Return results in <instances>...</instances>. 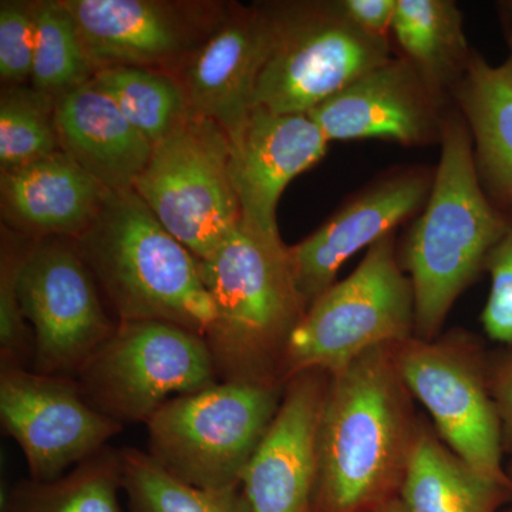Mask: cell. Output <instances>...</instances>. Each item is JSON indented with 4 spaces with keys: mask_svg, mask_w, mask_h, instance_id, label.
Listing matches in <instances>:
<instances>
[{
    "mask_svg": "<svg viewBox=\"0 0 512 512\" xmlns=\"http://www.w3.org/2000/svg\"><path fill=\"white\" fill-rule=\"evenodd\" d=\"M393 345L330 375L312 512H377L400 498L423 416Z\"/></svg>",
    "mask_w": 512,
    "mask_h": 512,
    "instance_id": "obj_1",
    "label": "cell"
},
{
    "mask_svg": "<svg viewBox=\"0 0 512 512\" xmlns=\"http://www.w3.org/2000/svg\"><path fill=\"white\" fill-rule=\"evenodd\" d=\"M439 146L429 201L397 245L414 289V336L423 340L439 338L454 303L484 274L508 222L507 210L481 185L470 130L454 103Z\"/></svg>",
    "mask_w": 512,
    "mask_h": 512,
    "instance_id": "obj_2",
    "label": "cell"
},
{
    "mask_svg": "<svg viewBox=\"0 0 512 512\" xmlns=\"http://www.w3.org/2000/svg\"><path fill=\"white\" fill-rule=\"evenodd\" d=\"M198 266L215 306L205 340L218 380L285 386L286 349L309 308L288 245L239 224Z\"/></svg>",
    "mask_w": 512,
    "mask_h": 512,
    "instance_id": "obj_3",
    "label": "cell"
},
{
    "mask_svg": "<svg viewBox=\"0 0 512 512\" xmlns=\"http://www.w3.org/2000/svg\"><path fill=\"white\" fill-rule=\"evenodd\" d=\"M117 322L171 323L205 339L215 306L198 259L134 190L111 191L90 227L73 239Z\"/></svg>",
    "mask_w": 512,
    "mask_h": 512,
    "instance_id": "obj_4",
    "label": "cell"
},
{
    "mask_svg": "<svg viewBox=\"0 0 512 512\" xmlns=\"http://www.w3.org/2000/svg\"><path fill=\"white\" fill-rule=\"evenodd\" d=\"M264 57L255 107L308 114L360 76L393 57L392 39L369 35L338 0L265 3Z\"/></svg>",
    "mask_w": 512,
    "mask_h": 512,
    "instance_id": "obj_5",
    "label": "cell"
},
{
    "mask_svg": "<svg viewBox=\"0 0 512 512\" xmlns=\"http://www.w3.org/2000/svg\"><path fill=\"white\" fill-rule=\"evenodd\" d=\"M397 245L396 232L379 239L348 278L309 306L286 349L285 384L306 370L333 375L369 350L413 338L414 289Z\"/></svg>",
    "mask_w": 512,
    "mask_h": 512,
    "instance_id": "obj_6",
    "label": "cell"
},
{
    "mask_svg": "<svg viewBox=\"0 0 512 512\" xmlns=\"http://www.w3.org/2000/svg\"><path fill=\"white\" fill-rule=\"evenodd\" d=\"M284 392L285 386L218 382L174 397L146 423L148 454L194 487H241Z\"/></svg>",
    "mask_w": 512,
    "mask_h": 512,
    "instance_id": "obj_7",
    "label": "cell"
},
{
    "mask_svg": "<svg viewBox=\"0 0 512 512\" xmlns=\"http://www.w3.org/2000/svg\"><path fill=\"white\" fill-rule=\"evenodd\" d=\"M232 144L215 121L191 111L154 144L134 191L198 261L241 224L232 183Z\"/></svg>",
    "mask_w": 512,
    "mask_h": 512,
    "instance_id": "obj_8",
    "label": "cell"
},
{
    "mask_svg": "<svg viewBox=\"0 0 512 512\" xmlns=\"http://www.w3.org/2000/svg\"><path fill=\"white\" fill-rule=\"evenodd\" d=\"M84 399L120 424L144 423L174 397L220 382L207 340L154 322H119L74 377Z\"/></svg>",
    "mask_w": 512,
    "mask_h": 512,
    "instance_id": "obj_9",
    "label": "cell"
},
{
    "mask_svg": "<svg viewBox=\"0 0 512 512\" xmlns=\"http://www.w3.org/2000/svg\"><path fill=\"white\" fill-rule=\"evenodd\" d=\"M397 366L440 439L481 476L511 483L500 421L488 384V352L474 333L453 329L434 340L394 343Z\"/></svg>",
    "mask_w": 512,
    "mask_h": 512,
    "instance_id": "obj_10",
    "label": "cell"
},
{
    "mask_svg": "<svg viewBox=\"0 0 512 512\" xmlns=\"http://www.w3.org/2000/svg\"><path fill=\"white\" fill-rule=\"evenodd\" d=\"M97 288L72 238L39 239L25 249L18 293L35 335L32 370L74 379L113 336L119 322L107 315Z\"/></svg>",
    "mask_w": 512,
    "mask_h": 512,
    "instance_id": "obj_11",
    "label": "cell"
},
{
    "mask_svg": "<svg viewBox=\"0 0 512 512\" xmlns=\"http://www.w3.org/2000/svg\"><path fill=\"white\" fill-rule=\"evenodd\" d=\"M94 69L138 67L177 76L234 3L63 0Z\"/></svg>",
    "mask_w": 512,
    "mask_h": 512,
    "instance_id": "obj_12",
    "label": "cell"
},
{
    "mask_svg": "<svg viewBox=\"0 0 512 512\" xmlns=\"http://www.w3.org/2000/svg\"><path fill=\"white\" fill-rule=\"evenodd\" d=\"M0 420L19 444L33 481L64 476L124 427L94 409L73 377L29 369L0 370Z\"/></svg>",
    "mask_w": 512,
    "mask_h": 512,
    "instance_id": "obj_13",
    "label": "cell"
},
{
    "mask_svg": "<svg viewBox=\"0 0 512 512\" xmlns=\"http://www.w3.org/2000/svg\"><path fill=\"white\" fill-rule=\"evenodd\" d=\"M434 175L436 167L429 165L392 167L343 202L308 238L288 247L293 278L308 306L335 284L348 259L423 211Z\"/></svg>",
    "mask_w": 512,
    "mask_h": 512,
    "instance_id": "obj_14",
    "label": "cell"
},
{
    "mask_svg": "<svg viewBox=\"0 0 512 512\" xmlns=\"http://www.w3.org/2000/svg\"><path fill=\"white\" fill-rule=\"evenodd\" d=\"M453 100L396 55L333 94L308 116L332 141L382 138L404 147L440 144Z\"/></svg>",
    "mask_w": 512,
    "mask_h": 512,
    "instance_id": "obj_15",
    "label": "cell"
},
{
    "mask_svg": "<svg viewBox=\"0 0 512 512\" xmlns=\"http://www.w3.org/2000/svg\"><path fill=\"white\" fill-rule=\"evenodd\" d=\"M329 382L323 370H306L286 382L281 406L242 476L251 512H312Z\"/></svg>",
    "mask_w": 512,
    "mask_h": 512,
    "instance_id": "obj_16",
    "label": "cell"
},
{
    "mask_svg": "<svg viewBox=\"0 0 512 512\" xmlns=\"http://www.w3.org/2000/svg\"><path fill=\"white\" fill-rule=\"evenodd\" d=\"M329 140L308 114H278L255 107L232 148V183L241 224L279 239L276 210L285 188L328 154Z\"/></svg>",
    "mask_w": 512,
    "mask_h": 512,
    "instance_id": "obj_17",
    "label": "cell"
},
{
    "mask_svg": "<svg viewBox=\"0 0 512 512\" xmlns=\"http://www.w3.org/2000/svg\"><path fill=\"white\" fill-rule=\"evenodd\" d=\"M265 40V6L234 3L224 22L175 76L191 110L215 121L232 148L255 109Z\"/></svg>",
    "mask_w": 512,
    "mask_h": 512,
    "instance_id": "obj_18",
    "label": "cell"
},
{
    "mask_svg": "<svg viewBox=\"0 0 512 512\" xmlns=\"http://www.w3.org/2000/svg\"><path fill=\"white\" fill-rule=\"evenodd\" d=\"M2 211L13 228L39 239H76L111 191L64 151L2 173Z\"/></svg>",
    "mask_w": 512,
    "mask_h": 512,
    "instance_id": "obj_19",
    "label": "cell"
},
{
    "mask_svg": "<svg viewBox=\"0 0 512 512\" xmlns=\"http://www.w3.org/2000/svg\"><path fill=\"white\" fill-rule=\"evenodd\" d=\"M60 148L109 191L134 190L153 144L92 82L56 100Z\"/></svg>",
    "mask_w": 512,
    "mask_h": 512,
    "instance_id": "obj_20",
    "label": "cell"
},
{
    "mask_svg": "<svg viewBox=\"0 0 512 512\" xmlns=\"http://www.w3.org/2000/svg\"><path fill=\"white\" fill-rule=\"evenodd\" d=\"M473 140L478 178L503 210L512 207V74L474 52L451 92Z\"/></svg>",
    "mask_w": 512,
    "mask_h": 512,
    "instance_id": "obj_21",
    "label": "cell"
},
{
    "mask_svg": "<svg viewBox=\"0 0 512 512\" xmlns=\"http://www.w3.org/2000/svg\"><path fill=\"white\" fill-rule=\"evenodd\" d=\"M512 483L481 476L421 419L419 437L400 493L409 512H501Z\"/></svg>",
    "mask_w": 512,
    "mask_h": 512,
    "instance_id": "obj_22",
    "label": "cell"
},
{
    "mask_svg": "<svg viewBox=\"0 0 512 512\" xmlns=\"http://www.w3.org/2000/svg\"><path fill=\"white\" fill-rule=\"evenodd\" d=\"M392 43L399 56L450 97L476 52L468 46L463 13L453 0H399Z\"/></svg>",
    "mask_w": 512,
    "mask_h": 512,
    "instance_id": "obj_23",
    "label": "cell"
},
{
    "mask_svg": "<svg viewBox=\"0 0 512 512\" xmlns=\"http://www.w3.org/2000/svg\"><path fill=\"white\" fill-rule=\"evenodd\" d=\"M120 450L104 447L53 481L22 480L3 495L2 512H124Z\"/></svg>",
    "mask_w": 512,
    "mask_h": 512,
    "instance_id": "obj_24",
    "label": "cell"
},
{
    "mask_svg": "<svg viewBox=\"0 0 512 512\" xmlns=\"http://www.w3.org/2000/svg\"><path fill=\"white\" fill-rule=\"evenodd\" d=\"M92 80L153 146L170 136L192 111L183 86L173 74L106 67L97 70Z\"/></svg>",
    "mask_w": 512,
    "mask_h": 512,
    "instance_id": "obj_25",
    "label": "cell"
},
{
    "mask_svg": "<svg viewBox=\"0 0 512 512\" xmlns=\"http://www.w3.org/2000/svg\"><path fill=\"white\" fill-rule=\"evenodd\" d=\"M120 461L128 512H251L241 487H194L133 447L121 448Z\"/></svg>",
    "mask_w": 512,
    "mask_h": 512,
    "instance_id": "obj_26",
    "label": "cell"
},
{
    "mask_svg": "<svg viewBox=\"0 0 512 512\" xmlns=\"http://www.w3.org/2000/svg\"><path fill=\"white\" fill-rule=\"evenodd\" d=\"M96 69L63 0L35 2V55L30 86L57 100L92 82Z\"/></svg>",
    "mask_w": 512,
    "mask_h": 512,
    "instance_id": "obj_27",
    "label": "cell"
},
{
    "mask_svg": "<svg viewBox=\"0 0 512 512\" xmlns=\"http://www.w3.org/2000/svg\"><path fill=\"white\" fill-rule=\"evenodd\" d=\"M56 100L32 86L3 87L0 99V170H16L60 148Z\"/></svg>",
    "mask_w": 512,
    "mask_h": 512,
    "instance_id": "obj_28",
    "label": "cell"
},
{
    "mask_svg": "<svg viewBox=\"0 0 512 512\" xmlns=\"http://www.w3.org/2000/svg\"><path fill=\"white\" fill-rule=\"evenodd\" d=\"M20 249L3 232L0 248V370L33 369L35 335L23 315L18 293Z\"/></svg>",
    "mask_w": 512,
    "mask_h": 512,
    "instance_id": "obj_29",
    "label": "cell"
},
{
    "mask_svg": "<svg viewBox=\"0 0 512 512\" xmlns=\"http://www.w3.org/2000/svg\"><path fill=\"white\" fill-rule=\"evenodd\" d=\"M35 55V2H0V79L5 87L30 84Z\"/></svg>",
    "mask_w": 512,
    "mask_h": 512,
    "instance_id": "obj_30",
    "label": "cell"
},
{
    "mask_svg": "<svg viewBox=\"0 0 512 512\" xmlns=\"http://www.w3.org/2000/svg\"><path fill=\"white\" fill-rule=\"evenodd\" d=\"M507 214V228L485 264L491 286L481 323L488 339L512 346V207Z\"/></svg>",
    "mask_w": 512,
    "mask_h": 512,
    "instance_id": "obj_31",
    "label": "cell"
},
{
    "mask_svg": "<svg viewBox=\"0 0 512 512\" xmlns=\"http://www.w3.org/2000/svg\"><path fill=\"white\" fill-rule=\"evenodd\" d=\"M488 384L500 421L504 454L512 458V346L488 352Z\"/></svg>",
    "mask_w": 512,
    "mask_h": 512,
    "instance_id": "obj_32",
    "label": "cell"
},
{
    "mask_svg": "<svg viewBox=\"0 0 512 512\" xmlns=\"http://www.w3.org/2000/svg\"><path fill=\"white\" fill-rule=\"evenodd\" d=\"M399 0H338L350 22L369 35L392 39V26Z\"/></svg>",
    "mask_w": 512,
    "mask_h": 512,
    "instance_id": "obj_33",
    "label": "cell"
},
{
    "mask_svg": "<svg viewBox=\"0 0 512 512\" xmlns=\"http://www.w3.org/2000/svg\"><path fill=\"white\" fill-rule=\"evenodd\" d=\"M377 512H409L406 510V507H404L402 501H400V498H397V500L392 501V503L387 504L386 507H383L382 510H379Z\"/></svg>",
    "mask_w": 512,
    "mask_h": 512,
    "instance_id": "obj_34",
    "label": "cell"
},
{
    "mask_svg": "<svg viewBox=\"0 0 512 512\" xmlns=\"http://www.w3.org/2000/svg\"><path fill=\"white\" fill-rule=\"evenodd\" d=\"M501 9L504 10L505 26L512 29V2L501 3Z\"/></svg>",
    "mask_w": 512,
    "mask_h": 512,
    "instance_id": "obj_35",
    "label": "cell"
},
{
    "mask_svg": "<svg viewBox=\"0 0 512 512\" xmlns=\"http://www.w3.org/2000/svg\"><path fill=\"white\" fill-rule=\"evenodd\" d=\"M507 30H508V36H507L508 47H510V53H508L507 60H505V62L503 63V66L505 67V69L508 70V72H510L512 74V29H507Z\"/></svg>",
    "mask_w": 512,
    "mask_h": 512,
    "instance_id": "obj_36",
    "label": "cell"
},
{
    "mask_svg": "<svg viewBox=\"0 0 512 512\" xmlns=\"http://www.w3.org/2000/svg\"><path fill=\"white\" fill-rule=\"evenodd\" d=\"M505 470H507L508 477H510V480L512 483V458H510V460H508V463L505 464ZM501 512H512V495H511V500L508 501V504L505 505V507L503 508V511H501Z\"/></svg>",
    "mask_w": 512,
    "mask_h": 512,
    "instance_id": "obj_37",
    "label": "cell"
}]
</instances>
